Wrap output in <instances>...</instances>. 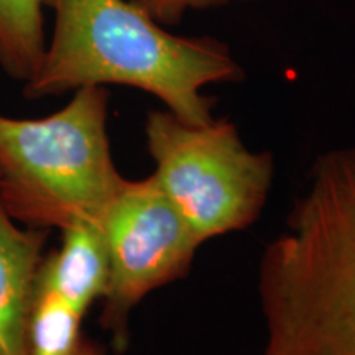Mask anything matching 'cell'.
Segmentation results:
<instances>
[{
    "mask_svg": "<svg viewBox=\"0 0 355 355\" xmlns=\"http://www.w3.org/2000/svg\"><path fill=\"white\" fill-rule=\"evenodd\" d=\"M84 311L37 285L28 322V355H109L84 334Z\"/></svg>",
    "mask_w": 355,
    "mask_h": 355,
    "instance_id": "ba28073f",
    "label": "cell"
},
{
    "mask_svg": "<svg viewBox=\"0 0 355 355\" xmlns=\"http://www.w3.org/2000/svg\"><path fill=\"white\" fill-rule=\"evenodd\" d=\"M46 0H0V68L26 84L42 64Z\"/></svg>",
    "mask_w": 355,
    "mask_h": 355,
    "instance_id": "9c48e42d",
    "label": "cell"
},
{
    "mask_svg": "<svg viewBox=\"0 0 355 355\" xmlns=\"http://www.w3.org/2000/svg\"><path fill=\"white\" fill-rule=\"evenodd\" d=\"M259 295L263 355H355V146L314 162L261 255Z\"/></svg>",
    "mask_w": 355,
    "mask_h": 355,
    "instance_id": "6da1fadb",
    "label": "cell"
},
{
    "mask_svg": "<svg viewBox=\"0 0 355 355\" xmlns=\"http://www.w3.org/2000/svg\"><path fill=\"white\" fill-rule=\"evenodd\" d=\"M61 234L60 248L43 257L37 285L87 313L107 288L109 265L102 230L96 224H78Z\"/></svg>",
    "mask_w": 355,
    "mask_h": 355,
    "instance_id": "52a82bcc",
    "label": "cell"
},
{
    "mask_svg": "<svg viewBox=\"0 0 355 355\" xmlns=\"http://www.w3.org/2000/svg\"><path fill=\"white\" fill-rule=\"evenodd\" d=\"M99 227L109 265L99 324L122 354L130 340L132 311L153 290L183 278L202 242L153 175L128 180Z\"/></svg>",
    "mask_w": 355,
    "mask_h": 355,
    "instance_id": "5b68a950",
    "label": "cell"
},
{
    "mask_svg": "<svg viewBox=\"0 0 355 355\" xmlns=\"http://www.w3.org/2000/svg\"><path fill=\"white\" fill-rule=\"evenodd\" d=\"M46 229L13 220L0 202V355H28V322Z\"/></svg>",
    "mask_w": 355,
    "mask_h": 355,
    "instance_id": "8992f818",
    "label": "cell"
},
{
    "mask_svg": "<svg viewBox=\"0 0 355 355\" xmlns=\"http://www.w3.org/2000/svg\"><path fill=\"white\" fill-rule=\"evenodd\" d=\"M109 97L86 86L48 117L0 114V202L13 220L46 230L101 225L128 181L110 152Z\"/></svg>",
    "mask_w": 355,
    "mask_h": 355,
    "instance_id": "3957f363",
    "label": "cell"
},
{
    "mask_svg": "<svg viewBox=\"0 0 355 355\" xmlns=\"http://www.w3.org/2000/svg\"><path fill=\"white\" fill-rule=\"evenodd\" d=\"M153 178L202 243L248 227L263 209L273 158L252 152L227 119L193 125L170 110L145 121Z\"/></svg>",
    "mask_w": 355,
    "mask_h": 355,
    "instance_id": "277c9868",
    "label": "cell"
},
{
    "mask_svg": "<svg viewBox=\"0 0 355 355\" xmlns=\"http://www.w3.org/2000/svg\"><path fill=\"white\" fill-rule=\"evenodd\" d=\"M148 13L163 26L178 25L191 10H202L230 2H255V0H128Z\"/></svg>",
    "mask_w": 355,
    "mask_h": 355,
    "instance_id": "30bf717a",
    "label": "cell"
},
{
    "mask_svg": "<svg viewBox=\"0 0 355 355\" xmlns=\"http://www.w3.org/2000/svg\"><path fill=\"white\" fill-rule=\"evenodd\" d=\"M55 30L28 99L86 86H128L157 97L193 125L214 121L212 84L242 81V66L214 37H181L128 0H46Z\"/></svg>",
    "mask_w": 355,
    "mask_h": 355,
    "instance_id": "7a4b0ae2",
    "label": "cell"
}]
</instances>
